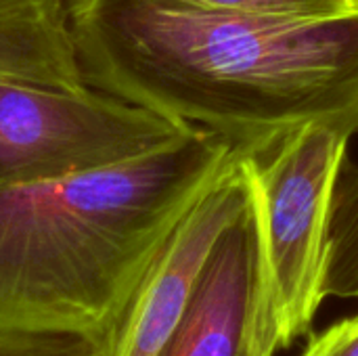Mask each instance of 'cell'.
<instances>
[{"label": "cell", "instance_id": "277c9868", "mask_svg": "<svg viewBox=\"0 0 358 356\" xmlns=\"http://www.w3.org/2000/svg\"><path fill=\"white\" fill-rule=\"evenodd\" d=\"M191 128L88 84L0 82V183L105 168L153 151Z\"/></svg>", "mask_w": 358, "mask_h": 356}, {"label": "cell", "instance_id": "7a4b0ae2", "mask_svg": "<svg viewBox=\"0 0 358 356\" xmlns=\"http://www.w3.org/2000/svg\"><path fill=\"white\" fill-rule=\"evenodd\" d=\"M237 151L193 126L120 164L0 183V332L109 346L159 250Z\"/></svg>", "mask_w": 358, "mask_h": 356}, {"label": "cell", "instance_id": "3957f363", "mask_svg": "<svg viewBox=\"0 0 358 356\" xmlns=\"http://www.w3.org/2000/svg\"><path fill=\"white\" fill-rule=\"evenodd\" d=\"M352 134L313 122L250 153L281 348L310 334L325 296L334 197Z\"/></svg>", "mask_w": 358, "mask_h": 356}, {"label": "cell", "instance_id": "7c38bea8", "mask_svg": "<svg viewBox=\"0 0 358 356\" xmlns=\"http://www.w3.org/2000/svg\"><path fill=\"white\" fill-rule=\"evenodd\" d=\"M331 2H336L344 10H358V0H331Z\"/></svg>", "mask_w": 358, "mask_h": 356}, {"label": "cell", "instance_id": "8992f818", "mask_svg": "<svg viewBox=\"0 0 358 356\" xmlns=\"http://www.w3.org/2000/svg\"><path fill=\"white\" fill-rule=\"evenodd\" d=\"M250 197V151L239 149L159 250L109 340L107 356L162 355L191 302L218 237Z\"/></svg>", "mask_w": 358, "mask_h": 356}, {"label": "cell", "instance_id": "6da1fadb", "mask_svg": "<svg viewBox=\"0 0 358 356\" xmlns=\"http://www.w3.org/2000/svg\"><path fill=\"white\" fill-rule=\"evenodd\" d=\"M88 86L258 153L325 122L358 132V10L271 17L178 0H65Z\"/></svg>", "mask_w": 358, "mask_h": 356}, {"label": "cell", "instance_id": "ba28073f", "mask_svg": "<svg viewBox=\"0 0 358 356\" xmlns=\"http://www.w3.org/2000/svg\"><path fill=\"white\" fill-rule=\"evenodd\" d=\"M325 296L358 302V168H344L336 189Z\"/></svg>", "mask_w": 358, "mask_h": 356}, {"label": "cell", "instance_id": "9c48e42d", "mask_svg": "<svg viewBox=\"0 0 358 356\" xmlns=\"http://www.w3.org/2000/svg\"><path fill=\"white\" fill-rule=\"evenodd\" d=\"M0 356H107V346L80 336L0 332Z\"/></svg>", "mask_w": 358, "mask_h": 356}, {"label": "cell", "instance_id": "30bf717a", "mask_svg": "<svg viewBox=\"0 0 358 356\" xmlns=\"http://www.w3.org/2000/svg\"><path fill=\"white\" fill-rule=\"evenodd\" d=\"M203 10L271 15V17H331L350 13L331 0H178Z\"/></svg>", "mask_w": 358, "mask_h": 356}, {"label": "cell", "instance_id": "5b68a950", "mask_svg": "<svg viewBox=\"0 0 358 356\" xmlns=\"http://www.w3.org/2000/svg\"><path fill=\"white\" fill-rule=\"evenodd\" d=\"M279 348V319L252 180L250 201L218 237L159 356H275Z\"/></svg>", "mask_w": 358, "mask_h": 356}, {"label": "cell", "instance_id": "8fae6325", "mask_svg": "<svg viewBox=\"0 0 358 356\" xmlns=\"http://www.w3.org/2000/svg\"><path fill=\"white\" fill-rule=\"evenodd\" d=\"M302 356H358V315L317 336Z\"/></svg>", "mask_w": 358, "mask_h": 356}, {"label": "cell", "instance_id": "52a82bcc", "mask_svg": "<svg viewBox=\"0 0 358 356\" xmlns=\"http://www.w3.org/2000/svg\"><path fill=\"white\" fill-rule=\"evenodd\" d=\"M0 82L86 86L65 0H0Z\"/></svg>", "mask_w": 358, "mask_h": 356}]
</instances>
